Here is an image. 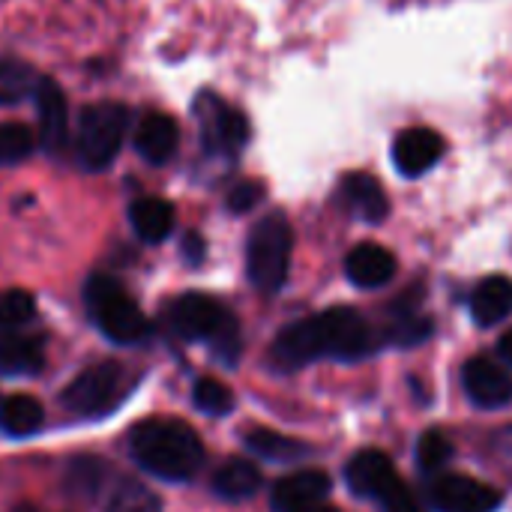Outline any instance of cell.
Instances as JSON below:
<instances>
[{
    "label": "cell",
    "mask_w": 512,
    "mask_h": 512,
    "mask_svg": "<svg viewBox=\"0 0 512 512\" xmlns=\"http://www.w3.org/2000/svg\"><path fill=\"white\" fill-rule=\"evenodd\" d=\"M378 336L372 324L348 306H333L312 318L288 324L270 345V360L282 372L303 369L321 357L363 360L375 351Z\"/></svg>",
    "instance_id": "6da1fadb"
},
{
    "label": "cell",
    "mask_w": 512,
    "mask_h": 512,
    "mask_svg": "<svg viewBox=\"0 0 512 512\" xmlns=\"http://www.w3.org/2000/svg\"><path fill=\"white\" fill-rule=\"evenodd\" d=\"M132 459L153 477L168 483L192 480L204 465V444L198 432L171 417H153L129 432Z\"/></svg>",
    "instance_id": "7a4b0ae2"
},
{
    "label": "cell",
    "mask_w": 512,
    "mask_h": 512,
    "mask_svg": "<svg viewBox=\"0 0 512 512\" xmlns=\"http://www.w3.org/2000/svg\"><path fill=\"white\" fill-rule=\"evenodd\" d=\"M165 324L174 336L186 342H210L222 363H237L243 339L237 318L207 294H180L165 309Z\"/></svg>",
    "instance_id": "3957f363"
},
{
    "label": "cell",
    "mask_w": 512,
    "mask_h": 512,
    "mask_svg": "<svg viewBox=\"0 0 512 512\" xmlns=\"http://www.w3.org/2000/svg\"><path fill=\"white\" fill-rule=\"evenodd\" d=\"M84 303L93 324L117 345H141L150 339V321L132 294L105 273H93L84 285Z\"/></svg>",
    "instance_id": "277c9868"
},
{
    "label": "cell",
    "mask_w": 512,
    "mask_h": 512,
    "mask_svg": "<svg viewBox=\"0 0 512 512\" xmlns=\"http://www.w3.org/2000/svg\"><path fill=\"white\" fill-rule=\"evenodd\" d=\"M291 249H294V231L282 213H270L252 228L246 243V273L261 294H276L285 285L291 267Z\"/></svg>",
    "instance_id": "5b68a950"
},
{
    "label": "cell",
    "mask_w": 512,
    "mask_h": 512,
    "mask_svg": "<svg viewBox=\"0 0 512 512\" xmlns=\"http://www.w3.org/2000/svg\"><path fill=\"white\" fill-rule=\"evenodd\" d=\"M132 390V375L123 363L114 360H102L90 369H84L81 375H75L63 393H60V405L75 414V417H105L111 414L117 405H123V399Z\"/></svg>",
    "instance_id": "8992f818"
},
{
    "label": "cell",
    "mask_w": 512,
    "mask_h": 512,
    "mask_svg": "<svg viewBox=\"0 0 512 512\" xmlns=\"http://www.w3.org/2000/svg\"><path fill=\"white\" fill-rule=\"evenodd\" d=\"M345 477H348V486L354 489V495L375 501L384 512H423L420 501L411 495L408 483L393 468L390 456H384L381 450L357 453L348 462Z\"/></svg>",
    "instance_id": "52a82bcc"
},
{
    "label": "cell",
    "mask_w": 512,
    "mask_h": 512,
    "mask_svg": "<svg viewBox=\"0 0 512 512\" xmlns=\"http://www.w3.org/2000/svg\"><path fill=\"white\" fill-rule=\"evenodd\" d=\"M129 126V111L117 102H96L87 105L78 117V135H75V156L81 168L102 171L114 162V156L123 147Z\"/></svg>",
    "instance_id": "ba28073f"
},
{
    "label": "cell",
    "mask_w": 512,
    "mask_h": 512,
    "mask_svg": "<svg viewBox=\"0 0 512 512\" xmlns=\"http://www.w3.org/2000/svg\"><path fill=\"white\" fill-rule=\"evenodd\" d=\"M195 117H198V129H201V141L207 153L237 156L246 147L249 141L246 117L234 105L219 99L216 93H201L195 99Z\"/></svg>",
    "instance_id": "9c48e42d"
},
{
    "label": "cell",
    "mask_w": 512,
    "mask_h": 512,
    "mask_svg": "<svg viewBox=\"0 0 512 512\" xmlns=\"http://www.w3.org/2000/svg\"><path fill=\"white\" fill-rule=\"evenodd\" d=\"M432 504L438 512H495L501 495L474 477L441 474L432 486Z\"/></svg>",
    "instance_id": "30bf717a"
},
{
    "label": "cell",
    "mask_w": 512,
    "mask_h": 512,
    "mask_svg": "<svg viewBox=\"0 0 512 512\" xmlns=\"http://www.w3.org/2000/svg\"><path fill=\"white\" fill-rule=\"evenodd\" d=\"M444 153H447L444 135L429 126L405 129L393 141V162H396L399 174H405V177H420V174L432 171Z\"/></svg>",
    "instance_id": "8fae6325"
},
{
    "label": "cell",
    "mask_w": 512,
    "mask_h": 512,
    "mask_svg": "<svg viewBox=\"0 0 512 512\" xmlns=\"http://www.w3.org/2000/svg\"><path fill=\"white\" fill-rule=\"evenodd\" d=\"M465 393L480 408H507L512 402V372L489 357H474L462 369Z\"/></svg>",
    "instance_id": "7c38bea8"
},
{
    "label": "cell",
    "mask_w": 512,
    "mask_h": 512,
    "mask_svg": "<svg viewBox=\"0 0 512 512\" xmlns=\"http://www.w3.org/2000/svg\"><path fill=\"white\" fill-rule=\"evenodd\" d=\"M330 495V477L324 471H297L282 477L273 486V510L276 512H309L321 507Z\"/></svg>",
    "instance_id": "4fadbf2b"
},
{
    "label": "cell",
    "mask_w": 512,
    "mask_h": 512,
    "mask_svg": "<svg viewBox=\"0 0 512 512\" xmlns=\"http://www.w3.org/2000/svg\"><path fill=\"white\" fill-rule=\"evenodd\" d=\"M33 99H36V111H39V144L45 150L57 153L66 144V132H69L66 96H63L57 81L39 78V87H36Z\"/></svg>",
    "instance_id": "5bb4252c"
},
{
    "label": "cell",
    "mask_w": 512,
    "mask_h": 512,
    "mask_svg": "<svg viewBox=\"0 0 512 512\" xmlns=\"http://www.w3.org/2000/svg\"><path fill=\"white\" fill-rule=\"evenodd\" d=\"M339 198L342 204L363 222L369 225H378L387 219L390 213V201H387V192L384 186L366 174V171H354V174H345L342 183H339Z\"/></svg>",
    "instance_id": "9a60e30c"
},
{
    "label": "cell",
    "mask_w": 512,
    "mask_h": 512,
    "mask_svg": "<svg viewBox=\"0 0 512 512\" xmlns=\"http://www.w3.org/2000/svg\"><path fill=\"white\" fill-rule=\"evenodd\" d=\"M345 273L357 288H384L396 276V258L381 243H360L348 252Z\"/></svg>",
    "instance_id": "2e32d148"
},
{
    "label": "cell",
    "mask_w": 512,
    "mask_h": 512,
    "mask_svg": "<svg viewBox=\"0 0 512 512\" xmlns=\"http://www.w3.org/2000/svg\"><path fill=\"white\" fill-rule=\"evenodd\" d=\"M180 147V126L168 114H150L141 120L135 132V150L150 162V165H165L174 159Z\"/></svg>",
    "instance_id": "e0dca14e"
},
{
    "label": "cell",
    "mask_w": 512,
    "mask_h": 512,
    "mask_svg": "<svg viewBox=\"0 0 512 512\" xmlns=\"http://www.w3.org/2000/svg\"><path fill=\"white\" fill-rule=\"evenodd\" d=\"M45 363L42 336L12 330L0 336V372L3 375H36Z\"/></svg>",
    "instance_id": "ac0fdd59"
},
{
    "label": "cell",
    "mask_w": 512,
    "mask_h": 512,
    "mask_svg": "<svg viewBox=\"0 0 512 512\" xmlns=\"http://www.w3.org/2000/svg\"><path fill=\"white\" fill-rule=\"evenodd\" d=\"M471 315L480 327H495L512 315V279L492 276L477 285L471 297Z\"/></svg>",
    "instance_id": "d6986e66"
},
{
    "label": "cell",
    "mask_w": 512,
    "mask_h": 512,
    "mask_svg": "<svg viewBox=\"0 0 512 512\" xmlns=\"http://www.w3.org/2000/svg\"><path fill=\"white\" fill-rule=\"evenodd\" d=\"M174 207L165 198H138L129 207V222L132 231L144 240V243H162L171 231H174Z\"/></svg>",
    "instance_id": "ffe728a7"
},
{
    "label": "cell",
    "mask_w": 512,
    "mask_h": 512,
    "mask_svg": "<svg viewBox=\"0 0 512 512\" xmlns=\"http://www.w3.org/2000/svg\"><path fill=\"white\" fill-rule=\"evenodd\" d=\"M261 489V471L249 459H228L213 474V492L225 501H249Z\"/></svg>",
    "instance_id": "44dd1931"
},
{
    "label": "cell",
    "mask_w": 512,
    "mask_h": 512,
    "mask_svg": "<svg viewBox=\"0 0 512 512\" xmlns=\"http://www.w3.org/2000/svg\"><path fill=\"white\" fill-rule=\"evenodd\" d=\"M246 447L267 462H303L312 456V447H306L303 441L264 429V426H255L246 432Z\"/></svg>",
    "instance_id": "7402d4cb"
},
{
    "label": "cell",
    "mask_w": 512,
    "mask_h": 512,
    "mask_svg": "<svg viewBox=\"0 0 512 512\" xmlns=\"http://www.w3.org/2000/svg\"><path fill=\"white\" fill-rule=\"evenodd\" d=\"M45 423V411L42 405L33 399V396H9L3 405H0V426L6 435L12 438H27L33 432H39Z\"/></svg>",
    "instance_id": "603a6c76"
},
{
    "label": "cell",
    "mask_w": 512,
    "mask_h": 512,
    "mask_svg": "<svg viewBox=\"0 0 512 512\" xmlns=\"http://www.w3.org/2000/svg\"><path fill=\"white\" fill-rule=\"evenodd\" d=\"M105 480H108V465L102 459L78 456V459H72V465L66 471V492L72 498L93 501L105 489Z\"/></svg>",
    "instance_id": "cb8c5ba5"
},
{
    "label": "cell",
    "mask_w": 512,
    "mask_h": 512,
    "mask_svg": "<svg viewBox=\"0 0 512 512\" xmlns=\"http://www.w3.org/2000/svg\"><path fill=\"white\" fill-rule=\"evenodd\" d=\"M36 87H39V78L27 63L0 57V105H15L33 96Z\"/></svg>",
    "instance_id": "d4e9b609"
},
{
    "label": "cell",
    "mask_w": 512,
    "mask_h": 512,
    "mask_svg": "<svg viewBox=\"0 0 512 512\" xmlns=\"http://www.w3.org/2000/svg\"><path fill=\"white\" fill-rule=\"evenodd\" d=\"M159 498L147 489V486H141L138 480H129V477H123L114 489H111V495H108V504H105V512H159Z\"/></svg>",
    "instance_id": "484cf974"
},
{
    "label": "cell",
    "mask_w": 512,
    "mask_h": 512,
    "mask_svg": "<svg viewBox=\"0 0 512 512\" xmlns=\"http://www.w3.org/2000/svg\"><path fill=\"white\" fill-rule=\"evenodd\" d=\"M450 462H453L450 438L444 432H438V429H429L420 438V444H417V465H420V471L429 474V477H441Z\"/></svg>",
    "instance_id": "4316f807"
},
{
    "label": "cell",
    "mask_w": 512,
    "mask_h": 512,
    "mask_svg": "<svg viewBox=\"0 0 512 512\" xmlns=\"http://www.w3.org/2000/svg\"><path fill=\"white\" fill-rule=\"evenodd\" d=\"M36 315V300L30 291L24 288H9L0 294V330L3 333H12V330H21L33 321Z\"/></svg>",
    "instance_id": "83f0119b"
},
{
    "label": "cell",
    "mask_w": 512,
    "mask_h": 512,
    "mask_svg": "<svg viewBox=\"0 0 512 512\" xmlns=\"http://www.w3.org/2000/svg\"><path fill=\"white\" fill-rule=\"evenodd\" d=\"M36 150V135L24 123L0 126V165H18Z\"/></svg>",
    "instance_id": "f1b7e54d"
},
{
    "label": "cell",
    "mask_w": 512,
    "mask_h": 512,
    "mask_svg": "<svg viewBox=\"0 0 512 512\" xmlns=\"http://www.w3.org/2000/svg\"><path fill=\"white\" fill-rule=\"evenodd\" d=\"M192 399H195V408L210 417H225L234 408V393L216 378H201L192 390Z\"/></svg>",
    "instance_id": "f546056e"
},
{
    "label": "cell",
    "mask_w": 512,
    "mask_h": 512,
    "mask_svg": "<svg viewBox=\"0 0 512 512\" xmlns=\"http://www.w3.org/2000/svg\"><path fill=\"white\" fill-rule=\"evenodd\" d=\"M426 336H432V324H429V318H423L417 312H396V318L387 330V339L396 345H405V348L420 345Z\"/></svg>",
    "instance_id": "4dcf8cb0"
},
{
    "label": "cell",
    "mask_w": 512,
    "mask_h": 512,
    "mask_svg": "<svg viewBox=\"0 0 512 512\" xmlns=\"http://www.w3.org/2000/svg\"><path fill=\"white\" fill-rule=\"evenodd\" d=\"M261 198H264V186L258 180H243L228 192V210L231 213H249L252 207H258Z\"/></svg>",
    "instance_id": "1f68e13d"
},
{
    "label": "cell",
    "mask_w": 512,
    "mask_h": 512,
    "mask_svg": "<svg viewBox=\"0 0 512 512\" xmlns=\"http://www.w3.org/2000/svg\"><path fill=\"white\" fill-rule=\"evenodd\" d=\"M183 249H186V258H189L192 264L204 258V240H201L198 234H189L186 243H183Z\"/></svg>",
    "instance_id": "d6a6232c"
},
{
    "label": "cell",
    "mask_w": 512,
    "mask_h": 512,
    "mask_svg": "<svg viewBox=\"0 0 512 512\" xmlns=\"http://www.w3.org/2000/svg\"><path fill=\"white\" fill-rule=\"evenodd\" d=\"M498 351H501V357H504V360H507V363L512 366V330L501 336V342H498Z\"/></svg>",
    "instance_id": "836d02e7"
},
{
    "label": "cell",
    "mask_w": 512,
    "mask_h": 512,
    "mask_svg": "<svg viewBox=\"0 0 512 512\" xmlns=\"http://www.w3.org/2000/svg\"><path fill=\"white\" fill-rule=\"evenodd\" d=\"M309 512H336L333 507H327V504H321V507H315V510H309Z\"/></svg>",
    "instance_id": "e575fe53"
}]
</instances>
